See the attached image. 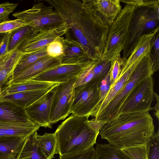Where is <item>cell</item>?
<instances>
[{
    "mask_svg": "<svg viewBox=\"0 0 159 159\" xmlns=\"http://www.w3.org/2000/svg\"><path fill=\"white\" fill-rule=\"evenodd\" d=\"M60 15L68 30L65 39L79 43L89 59L97 61L104 51L109 27L104 25L83 0H45Z\"/></svg>",
    "mask_w": 159,
    "mask_h": 159,
    "instance_id": "1",
    "label": "cell"
},
{
    "mask_svg": "<svg viewBox=\"0 0 159 159\" xmlns=\"http://www.w3.org/2000/svg\"><path fill=\"white\" fill-rule=\"evenodd\" d=\"M149 112L122 114L100 129L101 138L122 149L146 144L155 133Z\"/></svg>",
    "mask_w": 159,
    "mask_h": 159,
    "instance_id": "2",
    "label": "cell"
},
{
    "mask_svg": "<svg viewBox=\"0 0 159 159\" xmlns=\"http://www.w3.org/2000/svg\"><path fill=\"white\" fill-rule=\"evenodd\" d=\"M89 116L72 115L57 127L55 133L57 141V154L77 153L93 147L102 127Z\"/></svg>",
    "mask_w": 159,
    "mask_h": 159,
    "instance_id": "3",
    "label": "cell"
},
{
    "mask_svg": "<svg viewBox=\"0 0 159 159\" xmlns=\"http://www.w3.org/2000/svg\"><path fill=\"white\" fill-rule=\"evenodd\" d=\"M154 73L150 54L145 56L137 66L127 81L107 105L94 118L105 124L119 116L120 108L134 87L140 82Z\"/></svg>",
    "mask_w": 159,
    "mask_h": 159,
    "instance_id": "4",
    "label": "cell"
},
{
    "mask_svg": "<svg viewBox=\"0 0 159 159\" xmlns=\"http://www.w3.org/2000/svg\"><path fill=\"white\" fill-rule=\"evenodd\" d=\"M159 5L135 7L129 25L128 37L123 50L124 62L143 35L159 27Z\"/></svg>",
    "mask_w": 159,
    "mask_h": 159,
    "instance_id": "5",
    "label": "cell"
},
{
    "mask_svg": "<svg viewBox=\"0 0 159 159\" xmlns=\"http://www.w3.org/2000/svg\"><path fill=\"white\" fill-rule=\"evenodd\" d=\"M135 7L126 4L109 27L104 51L100 59L112 61L120 55L127 41L129 25Z\"/></svg>",
    "mask_w": 159,
    "mask_h": 159,
    "instance_id": "6",
    "label": "cell"
},
{
    "mask_svg": "<svg viewBox=\"0 0 159 159\" xmlns=\"http://www.w3.org/2000/svg\"><path fill=\"white\" fill-rule=\"evenodd\" d=\"M12 16L39 32L54 29L63 23L56 10L40 1L35 3L31 8L14 13Z\"/></svg>",
    "mask_w": 159,
    "mask_h": 159,
    "instance_id": "7",
    "label": "cell"
},
{
    "mask_svg": "<svg viewBox=\"0 0 159 159\" xmlns=\"http://www.w3.org/2000/svg\"><path fill=\"white\" fill-rule=\"evenodd\" d=\"M154 79L149 76L137 84L129 94L122 105L119 116L122 114L149 112L155 98Z\"/></svg>",
    "mask_w": 159,
    "mask_h": 159,
    "instance_id": "8",
    "label": "cell"
},
{
    "mask_svg": "<svg viewBox=\"0 0 159 159\" xmlns=\"http://www.w3.org/2000/svg\"><path fill=\"white\" fill-rule=\"evenodd\" d=\"M101 82L92 81L74 88L70 114L80 116H91L99 101Z\"/></svg>",
    "mask_w": 159,
    "mask_h": 159,
    "instance_id": "9",
    "label": "cell"
},
{
    "mask_svg": "<svg viewBox=\"0 0 159 159\" xmlns=\"http://www.w3.org/2000/svg\"><path fill=\"white\" fill-rule=\"evenodd\" d=\"M77 78L57 84L56 86L49 119L51 125L61 120H64L70 114L73 89Z\"/></svg>",
    "mask_w": 159,
    "mask_h": 159,
    "instance_id": "10",
    "label": "cell"
},
{
    "mask_svg": "<svg viewBox=\"0 0 159 159\" xmlns=\"http://www.w3.org/2000/svg\"><path fill=\"white\" fill-rule=\"evenodd\" d=\"M94 61L89 60L81 64L61 65L44 71L30 80L57 84L64 83L72 78L78 77Z\"/></svg>",
    "mask_w": 159,
    "mask_h": 159,
    "instance_id": "11",
    "label": "cell"
},
{
    "mask_svg": "<svg viewBox=\"0 0 159 159\" xmlns=\"http://www.w3.org/2000/svg\"><path fill=\"white\" fill-rule=\"evenodd\" d=\"M56 86L25 109L30 119L37 123L40 127L52 128L49 119Z\"/></svg>",
    "mask_w": 159,
    "mask_h": 159,
    "instance_id": "12",
    "label": "cell"
},
{
    "mask_svg": "<svg viewBox=\"0 0 159 159\" xmlns=\"http://www.w3.org/2000/svg\"><path fill=\"white\" fill-rule=\"evenodd\" d=\"M61 65L60 59L47 56L29 65L10 78L6 85L24 82L48 70Z\"/></svg>",
    "mask_w": 159,
    "mask_h": 159,
    "instance_id": "13",
    "label": "cell"
},
{
    "mask_svg": "<svg viewBox=\"0 0 159 159\" xmlns=\"http://www.w3.org/2000/svg\"><path fill=\"white\" fill-rule=\"evenodd\" d=\"M102 23L110 26L121 10L120 0H84Z\"/></svg>",
    "mask_w": 159,
    "mask_h": 159,
    "instance_id": "14",
    "label": "cell"
},
{
    "mask_svg": "<svg viewBox=\"0 0 159 159\" xmlns=\"http://www.w3.org/2000/svg\"><path fill=\"white\" fill-rule=\"evenodd\" d=\"M148 55H149L148 53H145L129 65H122L121 72L118 77L111 84L107 93L98 107L91 115V116L94 117L105 108L126 83L129 77L140 61Z\"/></svg>",
    "mask_w": 159,
    "mask_h": 159,
    "instance_id": "15",
    "label": "cell"
},
{
    "mask_svg": "<svg viewBox=\"0 0 159 159\" xmlns=\"http://www.w3.org/2000/svg\"><path fill=\"white\" fill-rule=\"evenodd\" d=\"M40 126L31 120L15 122L0 120V137H28L39 130Z\"/></svg>",
    "mask_w": 159,
    "mask_h": 159,
    "instance_id": "16",
    "label": "cell"
},
{
    "mask_svg": "<svg viewBox=\"0 0 159 159\" xmlns=\"http://www.w3.org/2000/svg\"><path fill=\"white\" fill-rule=\"evenodd\" d=\"M67 30L66 25L63 23L54 29L39 32L22 48L21 51L29 52L47 46L57 38L64 35Z\"/></svg>",
    "mask_w": 159,
    "mask_h": 159,
    "instance_id": "17",
    "label": "cell"
},
{
    "mask_svg": "<svg viewBox=\"0 0 159 159\" xmlns=\"http://www.w3.org/2000/svg\"><path fill=\"white\" fill-rule=\"evenodd\" d=\"M111 66V62L107 60L94 61L77 78L74 87L92 81H101L109 73Z\"/></svg>",
    "mask_w": 159,
    "mask_h": 159,
    "instance_id": "18",
    "label": "cell"
},
{
    "mask_svg": "<svg viewBox=\"0 0 159 159\" xmlns=\"http://www.w3.org/2000/svg\"><path fill=\"white\" fill-rule=\"evenodd\" d=\"M24 53L16 48L2 57L0 61V92L13 76L14 71Z\"/></svg>",
    "mask_w": 159,
    "mask_h": 159,
    "instance_id": "19",
    "label": "cell"
},
{
    "mask_svg": "<svg viewBox=\"0 0 159 159\" xmlns=\"http://www.w3.org/2000/svg\"><path fill=\"white\" fill-rule=\"evenodd\" d=\"M64 51L60 58L61 65H71L82 63L90 60L82 46L74 41H69L64 38Z\"/></svg>",
    "mask_w": 159,
    "mask_h": 159,
    "instance_id": "20",
    "label": "cell"
},
{
    "mask_svg": "<svg viewBox=\"0 0 159 159\" xmlns=\"http://www.w3.org/2000/svg\"><path fill=\"white\" fill-rule=\"evenodd\" d=\"M52 89L10 93L0 96V99L13 103L25 109L44 95Z\"/></svg>",
    "mask_w": 159,
    "mask_h": 159,
    "instance_id": "21",
    "label": "cell"
},
{
    "mask_svg": "<svg viewBox=\"0 0 159 159\" xmlns=\"http://www.w3.org/2000/svg\"><path fill=\"white\" fill-rule=\"evenodd\" d=\"M8 47V51L17 48L21 51L22 48L39 31L29 25H25L11 31Z\"/></svg>",
    "mask_w": 159,
    "mask_h": 159,
    "instance_id": "22",
    "label": "cell"
},
{
    "mask_svg": "<svg viewBox=\"0 0 159 159\" xmlns=\"http://www.w3.org/2000/svg\"><path fill=\"white\" fill-rule=\"evenodd\" d=\"M26 138L0 137V159H16Z\"/></svg>",
    "mask_w": 159,
    "mask_h": 159,
    "instance_id": "23",
    "label": "cell"
},
{
    "mask_svg": "<svg viewBox=\"0 0 159 159\" xmlns=\"http://www.w3.org/2000/svg\"><path fill=\"white\" fill-rule=\"evenodd\" d=\"M0 120L15 122H27L31 120L25 109L1 99Z\"/></svg>",
    "mask_w": 159,
    "mask_h": 159,
    "instance_id": "24",
    "label": "cell"
},
{
    "mask_svg": "<svg viewBox=\"0 0 159 159\" xmlns=\"http://www.w3.org/2000/svg\"><path fill=\"white\" fill-rule=\"evenodd\" d=\"M57 84L29 80L22 83L6 85L2 88L0 96L25 91L51 89Z\"/></svg>",
    "mask_w": 159,
    "mask_h": 159,
    "instance_id": "25",
    "label": "cell"
},
{
    "mask_svg": "<svg viewBox=\"0 0 159 159\" xmlns=\"http://www.w3.org/2000/svg\"><path fill=\"white\" fill-rule=\"evenodd\" d=\"M38 134L36 131L26 138L16 159H46L39 147Z\"/></svg>",
    "mask_w": 159,
    "mask_h": 159,
    "instance_id": "26",
    "label": "cell"
},
{
    "mask_svg": "<svg viewBox=\"0 0 159 159\" xmlns=\"http://www.w3.org/2000/svg\"><path fill=\"white\" fill-rule=\"evenodd\" d=\"M93 159H131L121 149L110 144H97Z\"/></svg>",
    "mask_w": 159,
    "mask_h": 159,
    "instance_id": "27",
    "label": "cell"
},
{
    "mask_svg": "<svg viewBox=\"0 0 159 159\" xmlns=\"http://www.w3.org/2000/svg\"><path fill=\"white\" fill-rule=\"evenodd\" d=\"M39 147L46 159H52L57 154V141L54 133H45L43 135L37 134Z\"/></svg>",
    "mask_w": 159,
    "mask_h": 159,
    "instance_id": "28",
    "label": "cell"
},
{
    "mask_svg": "<svg viewBox=\"0 0 159 159\" xmlns=\"http://www.w3.org/2000/svg\"><path fill=\"white\" fill-rule=\"evenodd\" d=\"M47 46L33 52H24V54L22 56L14 71L12 77L29 65L43 57L48 56Z\"/></svg>",
    "mask_w": 159,
    "mask_h": 159,
    "instance_id": "29",
    "label": "cell"
},
{
    "mask_svg": "<svg viewBox=\"0 0 159 159\" xmlns=\"http://www.w3.org/2000/svg\"><path fill=\"white\" fill-rule=\"evenodd\" d=\"M146 144L148 159H159V129Z\"/></svg>",
    "mask_w": 159,
    "mask_h": 159,
    "instance_id": "30",
    "label": "cell"
},
{
    "mask_svg": "<svg viewBox=\"0 0 159 159\" xmlns=\"http://www.w3.org/2000/svg\"><path fill=\"white\" fill-rule=\"evenodd\" d=\"M64 39L62 37H59L47 46L46 51L48 56L60 58L64 52Z\"/></svg>",
    "mask_w": 159,
    "mask_h": 159,
    "instance_id": "31",
    "label": "cell"
},
{
    "mask_svg": "<svg viewBox=\"0 0 159 159\" xmlns=\"http://www.w3.org/2000/svg\"><path fill=\"white\" fill-rule=\"evenodd\" d=\"M121 149L131 159H148L146 144Z\"/></svg>",
    "mask_w": 159,
    "mask_h": 159,
    "instance_id": "32",
    "label": "cell"
},
{
    "mask_svg": "<svg viewBox=\"0 0 159 159\" xmlns=\"http://www.w3.org/2000/svg\"><path fill=\"white\" fill-rule=\"evenodd\" d=\"M150 55L155 73L159 68V31L154 36Z\"/></svg>",
    "mask_w": 159,
    "mask_h": 159,
    "instance_id": "33",
    "label": "cell"
},
{
    "mask_svg": "<svg viewBox=\"0 0 159 159\" xmlns=\"http://www.w3.org/2000/svg\"><path fill=\"white\" fill-rule=\"evenodd\" d=\"M95 152L96 148L93 147L83 152L60 155L59 159H93Z\"/></svg>",
    "mask_w": 159,
    "mask_h": 159,
    "instance_id": "34",
    "label": "cell"
},
{
    "mask_svg": "<svg viewBox=\"0 0 159 159\" xmlns=\"http://www.w3.org/2000/svg\"><path fill=\"white\" fill-rule=\"evenodd\" d=\"M124 62V60L121 57L120 55L117 56L111 61L110 74V80L111 84L118 77L121 72V67Z\"/></svg>",
    "mask_w": 159,
    "mask_h": 159,
    "instance_id": "35",
    "label": "cell"
},
{
    "mask_svg": "<svg viewBox=\"0 0 159 159\" xmlns=\"http://www.w3.org/2000/svg\"><path fill=\"white\" fill-rule=\"evenodd\" d=\"M18 5V3L6 2L0 3V24L9 20V17Z\"/></svg>",
    "mask_w": 159,
    "mask_h": 159,
    "instance_id": "36",
    "label": "cell"
},
{
    "mask_svg": "<svg viewBox=\"0 0 159 159\" xmlns=\"http://www.w3.org/2000/svg\"><path fill=\"white\" fill-rule=\"evenodd\" d=\"M27 25L20 19L6 21L0 24V34L11 32L19 27Z\"/></svg>",
    "mask_w": 159,
    "mask_h": 159,
    "instance_id": "37",
    "label": "cell"
},
{
    "mask_svg": "<svg viewBox=\"0 0 159 159\" xmlns=\"http://www.w3.org/2000/svg\"><path fill=\"white\" fill-rule=\"evenodd\" d=\"M109 73L100 82L99 85L100 100L94 111L91 115L96 110L107 93L111 84Z\"/></svg>",
    "mask_w": 159,
    "mask_h": 159,
    "instance_id": "38",
    "label": "cell"
},
{
    "mask_svg": "<svg viewBox=\"0 0 159 159\" xmlns=\"http://www.w3.org/2000/svg\"><path fill=\"white\" fill-rule=\"evenodd\" d=\"M126 4H131L135 7L153 6L159 5L158 0H120Z\"/></svg>",
    "mask_w": 159,
    "mask_h": 159,
    "instance_id": "39",
    "label": "cell"
},
{
    "mask_svg": "<svg viewBox=\"0 0 159 159\" xmlns=\"http://www.w3.org/2000/svg\"><path fill=\"white\" fill-rule=\"evenodd\" d=\"M11 34V32L6 33L0 43V57L4 55L8 52Z\"/></svg>",
    "mask_w": 159,
    "mask_h": 159,
    "instance_id": "40",
    "label": "cell"
},
{
    "mask_svg": "<svg viewBox=\"0 0 159 159\" xmlns=\"http://www.w3.org/2000/svg\"><path fill=\"white\" fill-rule=\"evenodd\" d=\"M155 98L157 100V103L156 105L152 108V110H155L156 111L155 113V116H156L158 120H159V96L157 94L155 93Z\"/></svg>",
    "mask_w": 159,
    "mask_h": 159,
    "instance_id": "41",
    "label": "cell"
},
{
    "mask_svg": "<svg viewBox=\"0 0 159 159\" xmlns=\"http://www.w3.org/2000/svg\"><path fill=\"white\" fill-rule=\"evenodd\" d=\"M5 33L0 34V43L3 39Z\"/></svg>",
    "mask_w": 159,
    "mask_h": 159,
    "instance_id": "42",
    "label": "cell"
},
{
    "mask_svg": "<svg viewBox=\"0 0 159 159\" xmlns=\"http://www.w3.org/2000/svg\"><path fill=\"white\" fill-rule=\"evenodd\" d=\"M2 56H1V57H0V61L1 60V58H2Z\"/></svg>",
    "mask_w": 159,
    "mask_h": 159,
    "instance_id": "43",
    "label": "cell"
},
{
    "mask_svg": "<svg viewBox=\"0 0 159 159\" xmlns=\"http://www.w3.org/2000/svg\"><path fill=\"white\" fill-rule=\"evenodd\" d=\"M0 94H1V92H0Z\"/></svg>",
    "mask_w": 159,
    "mask_h": 159,
    "instance_id": "44",
    "label": "cell"
}]
</instances>
